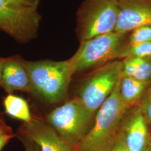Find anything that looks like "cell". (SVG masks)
Masks as SVG:
<instances>
[{"label": "cell", "instance_id": "ac0fdd59", "mask_svg": "<svg viewBox=\"0 0 151 151\" xmlns=\"http://www.w3.org/2000/svg\"><path fill=\"white\" fill-rule=\"evenodd\" d=\"M137 71L135 57H128L122 61V77L134 78Z\"/></svg>", "mask_w": 151, "mask_h": 151}, {"label": "cell", "instance_id": "8fae6325", "mask_svg": "<svg viewBox=\"0 0 151 151\" xmlns=\"http://www.w3.org/2000/svg\"><path fill=\"white\" fill-rule=\"evenodd\" d=\"M2 88L8 94L20 91L32 95L30 77L25 60L20 55L2 58Z\"/></svg>", "mask_w": 151, "mask_h": 151}, {"label": "cell", "instance_id": "277c9868", "mask_svg": "<svg viewBox=\"0 0 151 151\" xmlns=\"http://www.w3.org/2000/svg\"><path fill=\"white\" fill-rule=\"evenodd\" d=\"M117 0H85L77 12L76 32L81 42L115 31Z\"/></svg>", "mask_w": 151, "mask_h": 151}, {"label": "cell", "instance_id": "5b68a950", "mask_svg": "<svg viewBox=\"0 0 151 151\" xmlns=\"http://www.w3.org/2000/svg\"><path fill=\"white\" fill-rule=\"evenodd\" d=\"M122 78V61L114 60L97 67L78 91L79 99L93 116L110 96Z\"/></svg>", "mask_w": 151, "mask_h": 151}, {"label": "cell", "instance_id": "44dd1931", "mask_svg": "<svg viewBox=\"0 0 151 151\" xmlns=\"http://www.w3.org/2000/svg\"><path fill=\"white\" fill-rule=\"evenodd\" d=\"M13 133L11 127L6 124L5 122L0 121V138L4 135Z\"/></svg>", "mask_w": 151, "mask_h": 151}, {"label": "cell", "instance_id": "9c48e42d", "mask_svg": "<svg viewBox=\"0 0 151 151\" xmlns=\"http://www.w3.org/2000/svg\"><path fill=\"white\" fill-rule=\"evenodd\" d=\"M147 122L139 108L127 111L121 124L120 133L128 151H147L151 140Z\"/></svg>", "mask_w": 151, "mask_h": 151}, {"label": "cell", "instance_id": "4fadbf2b", "mask_svg": "<svg viewBox=\"0 0 151 151\" xmlns=\"http://www.w3.org/2000/svg\"><path fill=\"white\" fill-rule=\"evenodd\" d=\"M3 105L5 113L12 118L19 120L24 123L32 120V113L27 101L23 97L9 93L4 98Z\"/></svg>", "mask_w": 151, "mask_h": 151}, {"label": "cell", "instance_id": "d6986e66", "mask_svg": "<svg viewBox=\"0 0 151 151\" xmlns=\"http://www.w3.org/2000/svg\"><path fill=\"white\" fill-rule=\"evenodd\" d=\"M14 5L32 10H37L40 0H6Z\"/></svg>", "mask_w": 151, "mask_h": 151}, {"label": "cell", "instance_id": "8992f818", "mask_svg": "<svg viewBox=\"0 0 151 151\" xmlns=\"http://www.w3.org/2000/svg\"><path fill=\"white\" fill-rule=\"evenodd\" d=\"M93 116L76 97L47 114L45 122L59 135L72 145H77L88 132Z\"/></svg>", "mask_w": 151, "mask_h": 151}, {"label": "cell", "instance_id": "ba28073f", "mask_svg": "<svg viewBox=\"0 0 151 151\" xmlns=\"http://www.w3.org/2000/svg\"><path fill=\"white\" fill-rule=\"evenodd\" d=\"M16 133L34 142L41 151H78L77 146L65 140L37 114L32 113L30 122L22 123Z\"/></svg>", "mask_w": 151, "mask_h": 151}, {"label": "cell", "instance_id": "9a60e30c", "mask_svg": "<svg viewBox=\"0 0 151 151\" xmlns=\"http://www.w3.org/2000/svg\"><path fill=\"white\" fill-rule=\"evenodd\" d=\"M135 58L137 71L134 78L142 82H151V58Z\"/></svg>", "mask_w": 151, "mask_h": 151}, {"label": "cell", "instance_id": "ffe728a7", "mask_svg": "<svg viewBox=\"0 0 151 151\" xmlns=\"http://www.w3.org/2000/svg\"><path fill=\"white\" fill-rule=\"evenodd\" d=\"M15 134L16 137L22 143L24 146L25 151H41L38 145L27 137L17 133Z\"/></svg>", "mask_w": 151, "mask_h": 151}, {"label": "cell", "instance_id": "30bf717a", "mask_svg": "<svg viewBox=\"0 0 151 151\" xmlns=\"http://www.w3.org/2000/svg\"><path fill=\"white\" fill-rule=\"evenodd\" d=\"M119 8L115 31L129 33L137 27L151 25V0H117Z\"/></svg>", "mask_w": 151, "mask_h": 151}, {"label": "cell", "instance_id": "7402d4cb", "mask_svg": "<svg viewBox=\"0 0 151 151\" xmlns=\"http://www.w3.org/2000/svg\"><path fill=\"white\" fill-rule=\"evenodd\" d=\"M112 151H128L124 144V140L122 136L119 134V138L116 144Z\"/></svg>", "mask_w": 151, "mask_h": 151}, {"label": "cell", "instance_id": "484cf974", "mask_svg": "<svg viewBox=\"0 0 151 151\" xmlns=\"http://www.w3.org/2000/svg\"><path fill=\"white\" fill-rule=\"evenodd\" d=\"M147 151H151V142H150L149 147H148V150H147Z\"/></svg>", "mask_w": 151, "mask_h": 151}, {"label": "cell", "instance_id": "e0dca14e", "mask_svg": "<svg viewBox=\"0 0 151 151\" xmlns=\"http://www.w3.org/2000/svg\"><path fill=\"white\" fill-rule=\"evenodd\" d=\"M138 108L147 123L151 124V83L140 99Z\"/></svg>", "mask_w": 151, "mask_h": 151}, {"label": "cell", "instance_id": "2e32d148", "mask_svg": "<svg viewBox=\"0 0 151 151\" xmlns=\"http://www.w3.org/2000/svg\"><path fill=\"white\" fill-rule=\"evenodd\" d=\"M151 41V25H142L131 32L127 44H134Z\"/></svg>", "mask_w": 151, "mask_h": 151}, {"label": "cell", "instance_id": "603a6c76", "mask_svg": "<svg viewBox=\"0 0 151 151\" xmlns=\"http://www.w3.org/2000/svg\"><path fill=\"white\" fill-rule=\"evenodd\" d=\"M16 137V134L14 133H10L6 134L0 138V151H2L3 148L6 145V144L11 139Z\"/></svg>", "mask_w": 151, "mask_h": 151}, {"label": "cell", "instance_id": "5bb4252c", "mask_svg": "<svg viewBox=\"0 0 151 151\" xmlns=\"http://www.w3.org/2000/svg\"><path fill=\"white\" fill-rule=\"evenodd\" d=\"M128 57L151 58V41L126 44L120 52L118 59H124Z\"/></svg>", "mask_w": 151, "mask_h": 151}, {"label": "cell", "instance_id": "3957f363", "mask_svg": "<svg viewBox=\"0 0 151 151\" xmlns=\"http://www.w3.org/2000/svg\"><path fill=\"white\" fill-rule=\"evenodd\" d=\"M128 34L114 31L81 42L75 54L69 59L74 73L118 59L127 44Z\"/></svg>", "mask_w": 151, "mask_h": 151}, {"label": "cell", "instance_id": "52a82bcc", "mask_svg": "<svg viewBox=\"0 0 151 151\" xmlns=\"http://www.w3.org/2000/svg\"><path fill=\"white\" fill-rule=\"evenodd\" d=\"M41 19L37 10L0 0V30L20 43H27L37 37Z\"/></svg>", "mask_w": 151, "mask_h": 151}, {"label": "cell", "instance_id": "7c38bea8", "mask_svg": "<svg viewBox=\"0 0 151 151\" xmlns=\"http://www.w3.org/2000/svg\"><path fill=\"white\" fill-rule=\"evenodd\" d=\"M151 82H142L132 77H122L119 86V97L129 108L140 101Z\"/></svg>", "mask_w": 151, "mask_h": 151}, {"label": "cell", "instance_id": "6da1fadb", "mask_svg": "<svg viewBox=\"0 0 151 151\" xmlns=\"http://www.w3.org/2000/svg\"><path fill=\"white\" fill-rule=\"evenodd\" d=\"M121 79L98 110L95 122L77 145L78 151H112L119 138L121 124L129 109L119 97Z\"/></svg>", "mask_w": 151, "mask_h": 151}, {"label": "cell", "instance_id": "7a4b0ae2", "mask_svg": "<svg viewBox=\"0 0 151 151\" xmlns=\"http://www.w3.org/2000/svg\"><path fill=\"white\" fill-rule=\"evenodd\" d=\"M25 63L31 80L32 96L52 105L64 100L75 74L69 60H25Z\"/></svg>", "mask_w": 151, "mask_h": 151}, {"label": "cell", "instance_id": "cb8c5ba5", "mask_svg": "<svg viewBox=\"0 0 151 151\" xmlns=\"http://www.w3.org/2000/svg\"><path fill=\"white\" fill-rule=\"evenodd\" d=\"M2 58L0 57V87H2Z\"/></svg>", "mask_w": 151, "mask_h": 151}, {"label": "cell", "instance_id": "d4e9b609", "mask_svg": "<svg viewBox=\"0 0 151 151\" xmlns=\"http://www.w3.org/2000/svg\"><path fill=\"white\" fill-rule=\"evenodd\" d=\"M0 121L1 122H5V119L3 116V113H2L1 112H0Z\"/></svg>", "mask_w": 151, "mask_h": 151}]
</instances>
